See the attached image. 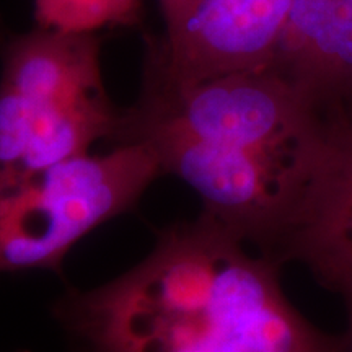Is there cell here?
Instances as JSON below:
<instances>
[{
    "label": "cell",
    "mask_w": 352,
    "mask_h": 352,
    "mask_svg": "<svg viewBox=\"0 0 352 352\" xmlns=\"http://www.w3.org/2000/svg\"><path fill=\"white\" fill-rule=\"evenodd\" d=\"M280 243L352 302V121L327 126L318 166Z\"/></svg>",
    "instance_id": "6"
},
{
    "label": "cell",
    "mask_w": 352,
    "mask_h": 352,
    "mask_svg": "<svg viewBox=\"0 0 352 352\" xmlns=\"http://www.w3.org/2000/svg\"><path fill=\"white\" fill-rule=\"evenodd\" d=\"M94 33L39 28L2 51L0 196L116 134Z\"/></svg>",
    "instance_id": "3"
},
{
    "label": "cell",
    "mask_w": 352,
    "mask_h": 352,
    "mask_svg": "<svg viewBox=\"0 0 352 352\" xmlns=\"http://www.w3.org/2000/svg\"><path fill=\"white\" fill-rule=\"evenodd\" d=\"M20 352H25V351H20Z\"/></svg>",
    "instance_id": "11"
},
{
    "label": "cell",
    "mask_w": 352,
    "mask_h": 352,
    "mask_svg": "<svg viewBox=\"0 0 352 352\" xmlns=\"http://www.w3.org/2000/svg\"><path fill=\"white\" fill-rule=\"evenodd\" d=\"M296 0H191L151 41L144 83L178 87L271 67Z\"/></svg>",
    "instance_id": "5"
},
{
    "label": "cell",
    "mask_w": 352,
    "mask_h": 352,
    "mask_svg": "<svg viewBox=\"0 0 352 352\" xmlns=\"http://www.w3.org/2000/svg\"><path fill=\"white\" fill-rule=\"evenodd\" d=\"M245 243L202 212L162 233L126 274L72 294L60 315L90 352H342Z\"/></svg>",
    "instance_id": "2"
},
{
    "label": "cell",
    "mask_w": 352,
    "mask_h": 352,
    "mask_svg": "<svg viewBox=\"0 0 352 352\" xmlns=\"http://www.w3.org/2000/svg\"><path fill=\"white\" fill-rule=\"evenodd\" d=\"M162 173L142 142L70 158L0 196V272L56 270L94 228L129 210Z\"/></svg>",
    "instance_id": "4"
},
{
    "label": "cell",
    "mask_w": 352,
    "mask_h": 352,
    "mask_svg": "<svg viewBox=\"0 0 352 352\" xmlns=\"http://www.w3.org/2000/svg\"><path fill=\"white\" fill-rule=\"evenodd\" d=\"M316 109L272 67L178 87L144 83L114 139L148 145L162 173L195 189L204 214L243 241L280 243L323 152Z\"/></svg>",
    "instance_id": "1"
},
{
    "label": "cell",
    "mask_w": 352,
    "mask_h": 352,
    "mask_svg": "<svg viewBox=\"0 0 352 352\" xmlns=\"http://www.w3.org/2000/svg\"><path fill=\"white\" fill-rule=\"evenodd\" d=\"M189 2L191 0H158L162 8V15H164L165 20V30L171 28L175 23H178V20L183 16Z\"/></svg>",
    "instance_id": "9"
},
{
    "label": "cell",
    "mask_w": 352,
    "mask_h": 352,
    "mask_svg": "<svg viewBox=\"0 0 352 352\" xmlns=\"http://www.w3.org/2000/svg\"><path fill=\"white\" fill-rule=\"evenodd\" d=\"M140 0H33L39 28L88 34L138 19Z\"/></svg>",
    "instance_id": "8"
},
{
    "label": "cell",
    "mask_w": 352,
    "mask_h": 352,
    "mask_svg": "<svg viewBox=\"0 0 352 352\" xmlns=\"http://www.w3.org/2000/svg\"><path fill=\"white\" fill-rule=\"evenodd\" d=\"M347 305H349V329L342 340V352H352V302H347Z\"/></svg>",
    "instance_id": "10"
},
{
    "label": "cell",
    "mask_w": 352,
    "mask_h": 352,
    "mask_svg": "<svg viewBox=\"0 0 352 352\" xmlns=\"http://www.w3.org/2000/svg\"><path fill=\"white\" fill-rule=\"evenodd\" d=\"M271 67L316 108L352 96V0H296Z\"/></svg>",
    "instance_id": "7"
}]
</instances>
